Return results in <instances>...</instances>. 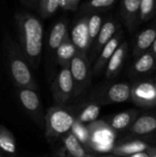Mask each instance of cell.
<instances>
[{
	"instance_id": "obj_25",
	"label": "cell",
	"mask_w": 156,
	"mask_h": 157,
	"mask_svg": "<svg viewBox=\"0 0 156 157\" xmlns=\"http://www.w3.org/2000/svg\"><path fill=\"white\" fill-rule=\"evenodd\" d=\"M100 112V107L97 103H89L87 104L79 113L77 118H75L76 121L81 122L82 124L86 123H92L94 121H97Z\"/></svg>"
},
{
	"instance_id": "obj_17",
	"label": "cell",
	"mask_w": 156,
	"mask_h": 157,
	"mask_svg": "<svg viewBox=\"0 0 156 157\" xmlns=\"http://www.w3.org/2000/svg\"><path fill=\"white\" fill-rule=\"evenodd\" d=\"M17 97L26 110L31 114H36L40 110V101L35 90L30 88H19L17 90Z\"/></svg>"
},
{
	"instance_id": "obj_23",
	"label": "cell",
	"mask_w": 156,
	"mask_h": 157,
	"mask_svg": "<svg viewBox=\"0 0 156 157\" xmlns=\"http://www.w3.org/2000/svg\"><path fill=\"white\" fill-rule=\"evenodd\" d=\"M24 4L34 5L41 17L47 18L52 16L58 8H60V0H40V1H28Z\"/></svg>"
},
{
	"instance_id": "obj_27",
	"label": "cell",
	"mask_w": 156,
	"mask_h": 157,
	"mask_svg": "<svg viewBox=\"0 0 156 157\" xmlns=\"http://www.w3.org/2000/svg\"><path fill=\"white\" fill-rule=\"evenodd\" d=\"M86 149H89V132L86 125L75 120L70 132Z\"/></svg>"
},
{
	"instance_id": "obj_12",
	"label": "cell",
	"mask_w": 156,
	"mask_h": 157,
	"mask_svg": "<svg viewBox=\"0 0 156 157\" xmlns=\"http://www.w3.org/2000/svg\"><path fill=\"white\" fill-rule=\"evenodd\" d=\"M131 86L127 83H116L109 86L101 96L104 104H118L131 98Z\"/></svg>"
},
{
	"instance_id": "obj_18",
	"label": "cell",
	"mask_w": 156,
	"mask_h": 157,
	"mask_svg": "<svg viewBox=\"0 0 156 157\" xmlns=\"http://www.w3.org/2000/svg\"><path fill=\"white\" fill-rule=\"evenodd\" d=\"M69 38L68 24L66 20H59L51 29L49 35V47L51 50L56 51L59 46Z\"/></svg>"
},
{
	"instance_id": "obj_16",
	"label": "cell",
	"mask_w": 156,
	"mask_h": 157,
	"mask_svg": "<svg viewBox=\"0 0 156 157\" xmlns=\"http://www.w3.org/2000/svg\"><path fill=\"white\" fill-rule=\"evenodd\" d=\"M152 146L145 142L133 140L120 144L111 149L112 154L118 157H128L141 152H146Z\"/></svg>"
},
{
	"instance_id": "obj_4",
	"label": "cell",
	"mask_w": 156,
	"mask_h": 157,
	"mask_svg": "<svg viewBox=\"0 0 156 157\" xmlns=\"http://www.w3.org/2000/svg\"><path fill=\"white\" fill-rule=\"evenodd\" d=\"M69 69L74 84V96H78L90 81V64L86 55L76 54L69 64Z\"/></svg>"
},
{
	"instance_id": "obj_36",
	"label": "cell",
	"mask_w": 156,
	"mask_h": 157,
	"mask_svg": "<svg viewBox=\"0 0 156 157\" xmlns=\"http://www.w3.org/2000/svg\"><path fill=\"white\" fill-rule=\"evenodd\" d=\"M0 157H3V156H2V155H0Z\"/></svg>"
},
{
	"instance_id": "obj_22",
	"label": "cell",
	"mask_w": 156,
	"mask_h": 157,
	"mask_svg": "<svg viewBox=\"0 0 156 157\" xmlns=\"http://www.w3.org/2000/svg\"><path fill=\"white\" fill-rule=\"evenodd\" d=\"M77 54V50L70 40V37L66 39L56 50V57L58 63L62 67L69 66L72 59Z\"/></svg>"
},
{
	"instance_id": "obj_8",
	"label": "cell",
	"mask_w": 156,
	"mask_h": 157,
	"mask_svg": "<svg viewBox=\"0 0 156 157\" xmlns=\"http://www.w3.org/2000/svg\"><path fill=\"white\" fill-rule=\"evenodd\" d=\"M88 17H84L80 18L74 25L70 40L77 50V53L81 55H86L91 43L89 40L88 26H87Z\"/></svg>"
},
{
	"instance_id": "obj_15",
	"label": "cell",
	"mask_w": 156,
	"mask_h": 157,
	"mask_svg": "<svg viewBox=\"0 0 156 157\" xmlns=\"http://www.w3.org/2000/svg\"><path fill=\"white\" fill-rule=\"evenodd\" d=\"M154 132H156V114H144L138 117L129 128V132L134 136H144Z\"/></svg>"
},
{
	"instance_id": "obj_30",
	"label": "cell",
	"mask_w": 156,
	"mask_h": 157,
	"mask_svg": "<svg viewBox=\"0 0 156 157\" xmlns=\"http://www.w3.org/2000/svg\"><path fill=\"white\" fill-rule=\"evenodd\" d=\"M80 5V0H60V8L66 11H76Z\"/></svg>"
},
{
	"instance_id": "obj_35",
	"label": "cell",
	"mask_w": 156,
	"mask_h": 157,
	"mask_svg": "<svg viewBox=\"0 0 156 157\" xmlns=\"http://www.w3.org/2000/svg\"><path fill=\"white\" fill-rule=\"evenodd\" d=\"M154 82H155V83H156V77H155V81H154Z\"/></svg>"
},
{
	"instance_id": "obj_2",
	"label": "cell",
	"mask_w": 156,
	"mask_h": 157,
	"mask_svg": "<svg viewBox=\"0 0 156 157\" xmlns=\"http://www.w3.org/2000/svg\"><path fill=\"white\" fill-rule=\"evenodd\" d=\"M74 121L75 118L69 109L63 107L50 109L45 118L47 136L54 138L68 134Z\"/></svg>"
},
{
	"instance_id": "obj_19",
	"label": "cell",
	"mask_w": 156,
	"mask_h": 157,
	"mask_svg": "<svg viewBox=\"0 0 156 157\" xmlns=\"http://www.w3.org/2000/svg\"><path fill=\"white\" fill-rule=\"evenodd\" d=\"M139 111L136 109H129L120 112L112 117L109 121V127L114 131H123L129 129L137 119Z\"/></svg>"
},
{
	"instance_id": "obj_29",
	"label": "cell",
	"mask_w": 156,
	"mask_h": 157,
	"mask_svg": "<svg viewBox=\"0 0 156 157\" xmlns=\"http://www.w3.org/2000/svg\"><path fill=\"white\" fill-rule=\"evenodd\" d=\"M116 4V0H94L90 2H86L83 6V9H85L86 12L106 11L112 8Z\"/></svg>"
},
{
	"instance_id": "obj_32",
	"label": "cell",
	"mask_w": 156,
	"mask_h": 157,
	"mask_svg": "<svg viewBox=\"0 0 156 157\" xmlns=\"http://www.w3.org/2000/svg\"><path fill=\"white\" fill-rule=\"evenodd\" d=\"M146 152L148 153V155L151 157H156V147L152 146V147L149 148Z\"/></svg>"
},
{
	"instance_id": "obj_3",
	"label": "cell",
	"mask_w": 156,
	"mask_h": 157,
	"mask_svg": "<svg viewBox=\"0 0 156 157\" xmlns=\"http://www.w3.org/2000/svg\"><path fill=\"white\" fill-rule=\"evenodd\" d=\"M8 68L10 76L18 88L37 89V85L31 71L21 52L17 51L10 52L8 57Z\"/></svg>"
},
{
	"instance_id": "obj_21",
	"label": "cell",
	"mask_w": 156,
	"mask_h": 157,
	"mask_svg": "<svg viewBox=\"0 0 156 157\" xmlns=\"http://www.w3.org/2000/svg\"><path fill=\"white\" fill-rule=\"evenodd\" d=\"M156 65V57L150 52H146L136 58L132 71L135 75H146L154 69Z\"/></svg>"
},
{
	"instance_id": "obj_33",
	"label": "cell",
	"mask_w": 156,
	"mask_h": 157,
	"mask_svg": "<svg viewBox=\"0 0 156 157\" xmlns=\"http://www.w3.org/2000/svg\"><path fill=\"white\" fill-rule=\"evenodd\" d=\"M150 52L154 55L156 57V39L154 41V43H153V45H152V47L150 48Z\"/></svg>"
},
{
	"instance_id": "obj_13",
	"label": "cell",
	"mask_w": 156,
	"mask_h": 157,
	"mask_svg": "<svg viewBox=\"0 0 156 157\" xmlns=\"http://www.w3.org/2000/svg\"><path fill=\"white\" fill-rule=\"evenodd\" d=\"M155 39L156 21L153 26L145 29L144 30L141 31L137 35L134 44H133V51H132L133 57L136 59L142 54H143L144 52H148L150 48L152 47Z\"/></svg>"
},
{
	"instance_id": "obj_37",
	"label": "cell",
	"mask_w": 156,
	"mask_h": 157,
	"mask_svg": "<svg viewBox=\"0 0 156 157\" xmlns=\"http://www.w3.org/2000/svg\"><path fill=\"white\" fill-rule=\"evenodd\" d=\"M155 84H156V83H155Z\"/></svg>"
},
{
	"instance_id": "obj_9",
	"label": "cell",
	"mask_w": 156,
	"mask_h": 157,
	"mask_svg": "<svg viewBox=\"0 0 156 157\" xmlns=\"http://www.w3.org/2000/svg\"><path fill=\"white\" fill-rule=\"evenodd\" d=\"M122 37H123V31L120 29L101 50V52L98 54V57L94 64L93 73L95 75H99L104 70V68L107 66L108 62L109 61V59L111 58V56L113 55L115 51L118 49V47L121 43Z\"/></svg>"
},
{
	"instance_id": "obj_26",
	"label": "cell",
	"mask_w": 156,
	"mask_h": 157,
	"mask_svg": "<svg viewBox=\"0 0 156 157\" xmlns=\"http://www.w3.org/2000/svg\"><path fill=\"white\" fill-rule=\"evenodd\" d=\"M156 14V0H141L139 19L140 22H147Z\"/></svg>"
},
{
	"instance_id": "obj_5",
	"label": "cell",
	"mask_w": 156,
	"mask_h": 157,
	"mask_svg": "<svg viewBox=\"0 0 156 157\" xmlns=\"http://www.w3.org/2000/svg\"><path fill=\"white\" fill-rule=\"evenodd\" d=\"M131 87V98L137 106L142 108L156 106L155 82L143 80L134 83Z\"/></svg>"
},
{
	"instance_id": "obj_7",
	"label": "cell",
	"mask_w": 156,
	"mask_h": 157,
	"mask_svg": "<svg viewBox=\"0 0 156 157\" xmlns=\"http://www.w3.org/2000/svg\"><path fill=\"white\" fill-rule=\"evenodd\" d=\"M89 132V148L97 152H106L110 145L109 128L103 121H94L86 125Z\"/></svg>"
},
{
	"instance_id": "obj_28",
	"label": "cell",
	"mask_w": 156,
	"mask_h": 157,
	"mask_svg": "<svg viewBox=\"0 0 156 157\" xmlns=\"http://www.w3.org/2000/svg\"><path fill=\"white\" fill-rule=\"evenodd\" d=\"M103 25V18L97 13H94L90 16L87 19V26H88V33H89V40L91 45L96 40L100 29Z\"/></svg>"
},
{
	"instance_id": "obj_1",
	"label": "cell",
	"mask_w": 156,
	"mask_h": 157,
	"mask_svg": "<svg viewBox=\"0 0 156 157\" xmlns=\"http://www.w3.org/2000/svg\"><path fill=\"white\" fill-rule=\"evenodd\" d=\"M21 54L26 62L34 67L40 63L42 43L43 27L40 20L32 14L21 13L17 16Z\"/></svg>"
},
{
	"instance_id": "obj_6",
	"label": "cell",
	"mask_w": 156,
	"mask_h": 157,
	"mask_svg": "<svg viewBox=\"0 0 156 157\" xmlns=\"http://www.w3.org/2000/svg\"><path fill=\"white\" fill-rule=\"evenodd\" d=\"M52 92L56 102L61 105L65 104L74 96V84L69 66L62 67L58 73L52 86Z\"/></svg>"
},
{
	"instance_id": "obj_34",
	"label": "cell",
	"mask_w": 156,
	"mask_h": 157,
	"mask_svg": "<svg viewBox=\"0 0 156 157\" xmlns=\"http://www.w3.org/2000/svg\"><path fill=\"white\" fill-rule=\"evenodd\" d=\"M101 157H118V156H111V155H105V156H101Z\"/></svg>"
},
{
	"instance_id": "obj_10",
	"label": "cell",
	"mask_w": 156,
	"mask_h": 157,
	"mask_svg": "<svg viewBox=\"0 0 156 157\" xmlns=\"http://www.w3.org/2000/svg\"><path fill=\"white\" fill-rule=\"evenodd\" d=\"M140 3L141 0H124L120 2V17L128 30L131 32H132L136 29L138 23H140Z\"/></svg>"
},
{
	"instance_id": "obj_31",
	"label": "cell",
	"mask_w": 156,
	"mask_h": 157,
	"mask_svg": "<svg viewBox=\"0 0 156 157\" xmlns=\"http://www.w3.org/2000/svg\"><path fill=\"white\" fill-rule=\"evenodd\" d=\"M128 157H151V156L148 155V153H147V152H141V153H137V154H134V155H131V156H128Z\"/></svg>"
},
{
	"instance_id": "obj_24",
	"label": "cell",
	"mask_w": 156,
	"mask_h": 157,
	"mask_svg": "<svg viewBox=\"0 0 156 157\" xmlns=\"http://www.w3.org/2000/svg\"><path fill=\"white\" fill-rule=\"evenodd\" d=\"M0 150L7 155L17 153V144L14 136L3 125H0Z\"/></svg>"
},
{
	"instance_id": "obj_11",
	"label": "cell",
	"mask_w": 156,
	"mask_h": 157,
	"mask_svg": "<svg viewBox=\"0 0 156 157\" xmlns=\"http://www.w3.org/2000/svg\"><path fill=\"white\" fill-rule=\"evenodd\" d=\"M120 29V25L115 19H108L103 23L92 50V58L98 56L104 46L113 38V36Z\"/></svg>"
},
{
	"instance_id": "obj_20",
	"label": "cell",
	"mask_w": 156,
	"mask_h": 157,
	"mask_svg": "<svg viewBox=\"0 0 156 157\" xmlns=\"http://www.w3.org/2000/svg\"><path fill=\"white\" fill-rule=\"evenodd\" d=\"M63 144L69 157H96L87 152V149L71 133L64 136Z\"/></svg>"
},
{
	"instance_id": "obj_14",
	"label": "cell",
	"mask_w": 156,
	"mask_h": 157,
	"mask_svg": "<svg viewBox=\"0 0 156 157\" xmlns=\"http://www.w3.org/2000/svg\"><path fill=\"white\" fill-rule=\"evenodd\" d=\"M128 48L129 45L127 41H123L122 43H120L118 49L111 56V58L109 59V61L108 62L106 66V77L108 79H113L119 75L125 62Z\"/></svg>"
}]
</instances>
